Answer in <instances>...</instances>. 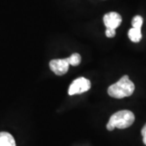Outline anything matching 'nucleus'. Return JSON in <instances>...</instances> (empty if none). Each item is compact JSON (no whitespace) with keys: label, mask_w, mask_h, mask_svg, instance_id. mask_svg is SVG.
Returning a JSON list of instances; mask_svg holds the SVG:
<instances>
[{"label":"nucleus","mask_w":146,"mask_h":146,"mask_svg":"<svg viewBox=\"0 0 146 146\" xmlns=\"http://www.w3.org/2000/svg\"><path fill=\"white\" fill-rule=\"evenodd\" d=\"M134 91L135 84L127 75L123 76L118 82L110 85L108 88V94L110 97L117 99L130 97Z\"/></svg>","instance_id":"f257e3e1"},{"label":"nucleus","mask_w":146,"mask_h":146,"mask_svg":"<svg viewBox=\"0 0 146 146\" xmlns=\"http://www.w3.org/2000/svg\"><path fill=\"white\" fill-rule=\"evenodd\" d=\"M134 121L135 115L131 111L127 110H119L111 115L108 123L106 124V128L109 131H113L115 127L124 129L132 125Z\"/></svg>","instance_id":"f03ea898"},{"label":"nucleus","mask_w":146,"mask_h":146,"mask_svg":"<svg viewBox=\"0 0 146 146\" xmlns=\"http://www.w3.org/2000/svg\"><path fill=\"white\" fill-rule=\"evenodd\" d=\"M91 88V83L88 79L84 77H80L71 84L69 89H68V94L69 95H74V94H83L84 92L89 91Z\"/></svg>","instance_id":"7ed1b4c3"},{"label":"nucleus","mask_w":146,"mask_h":146,"mask_svg":"<svg viewBox=\"0 0 146 146\" xmlns=\"http://www.w3.org/2000/svg\"><path fill=\"white\" fill-rule=\"evenodd\" d=\"M69 66L70 64L68 62V58L52 59L50 62V68L51 71L58 76H62L68 72Z\"/></svg>","instance_id":"20e7f679"},{"label":"nucleus","mask_w":146,"mask_h":146,"mask_svg":"<svg viewBox=\"0 0 146 146\" xmlns=\"http://www.w3.org/2000/svg\"><path fill=\"white\" fill-rule=\"evenodd\" d=\"M104 25L106 29H117L122 23V17L119 13L111 11L106 13L103 17Z\"/></svg>","instance_id":"39448f33"},{"label":"nucleus","mask_w":146,"mask_h":146,"mask_svg":"<svg viewBox=\"0 0 146 146\" xmlns=\"http://www.w3.org/2000/svg\"><path fill=\"white\" fill-rule=\"evenodd\" d=\"M0 146H16L14 137L8 132H0Z\"/></svg>","instance_id":"423d86ee"},{"label":"nucleus","mask_w":146,"mask_h":146,"mask_svg":"<svg viewBox=\"0 0 146 146\" xmlns=\"http://www.w3.org/2000/svg\"><path fill=\"white\" fill-rule=\"evenodd\" d=\"M128 37L131 42H139L142 38V34H141V29L131 28L129 32H128Z\"/></svg>","instance_id":"0eeeda50"},{"label":"nucleus","mask_w":146,"mask_h":146,"mask_svg":"<svg viewBox=\"0 0 146 146\" xmlns=\"http://www.w3.org/2000/svg\"><path fill=\"white\" fill-rule=\"evenodd\" d=\"M68 59L69 64L72 65V66H78L81 62V57L77 53H75V54H72L70 57L68 58Z\"/></svg>","instance_id":"6e6552de"},{"label":"nucleus","mask_w":146,"mask_h":146,"mask_svg":"<svg viewBox=\"0 0 146 146\" xmlns=\"http://www.w3.org/2000/svg\"><path fill=\"white\" fill-rule=\"evenodd\" d=\"M143 25V18L141 16H136L131 21V25L132 28L141 29V27Z\"/></svg>","instance_id":"1a4fd4ad"},{"label":"nucleus","mask_w":146,"mask_h":146,"mask_svg":"<svg viewBox=\"0 0 146 146\" xmlns=\"http://www.w3.org/2000/svg\"><path fill=\"white\" fill-rule=\"evenodd\" d=\"M115 29H106V35L107 37H114L115 36Z\"/></svg>","instance_id":"9d476101"},{"label":"nucleus","mask_w":146,"mask_h":146,"mask_svg":"<svg viewBox=\"0 0 146 146\" xmlns=\"http://www.w3.org/2000/svg\"><path fill=\"white\" fill-rule=\"evenodd\" d=\"M141 135L143 136V142H144V144L146 145V123L143 127L142 130H141Z\"/></svg>","instance_id":"9b49d317"}]
</instances>
